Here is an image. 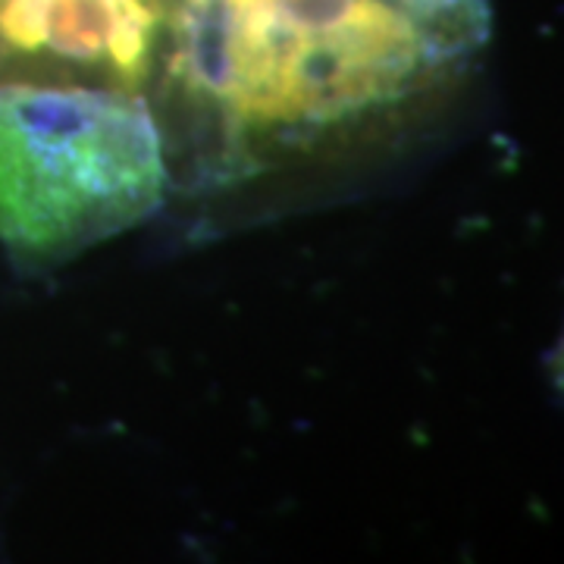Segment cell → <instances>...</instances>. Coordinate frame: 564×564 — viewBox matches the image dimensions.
Returning <instances> with one entry per match:
<instances>
[{"instance_id": "3957f363", "label": "cell", "mask_w": 564, "mask_h": 564, "mask_svg": "<svg viewBox=\"0 0 564 564\" xmlns=\"http://www.w3.org/2000/svg\"><path fill=\"white\" fill-rule=\"evenodd\" d=\"M173 0H0V88L144 98Z\"/></svg>"}, {"instance_id": "7a4b0ae2", "label": "cell", "mask_w": 564, "mask_h": 564, "mask_svg": "<svg viewBox=\"0 0 564 564\" xmlns=\"http://www.w3.org/2000/svg\"><path fill=\"white\" fill-rule=\"evenodd\" d=\"M170 198L161 132L139 95L0 88V245L47 270L135 229Z\"/></svg>"}, {"instance_id": "6da1fadb", "label": "cell", "mask_w": 564, "mask_h": 564, "mask_svg": "<svg viewBox=\"0 0 564 564\" xmlns=\"http://www.w3.org/2000/svg\"><path fill=\"white\" fill-rule=\"evenodd\" d=\"M489 35V0H173L144 91L170 195L373 158L458 91Z\"/></svg>"}]
</instances>
